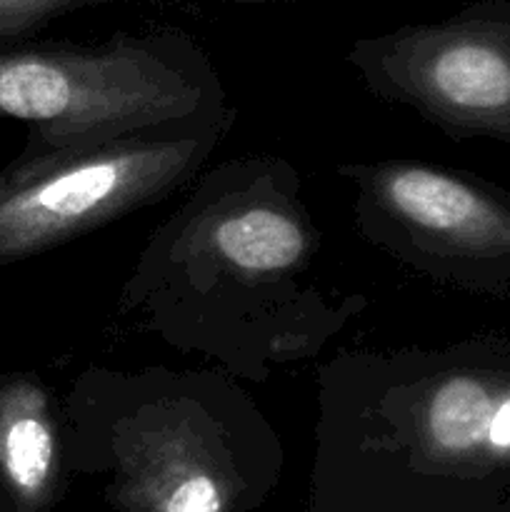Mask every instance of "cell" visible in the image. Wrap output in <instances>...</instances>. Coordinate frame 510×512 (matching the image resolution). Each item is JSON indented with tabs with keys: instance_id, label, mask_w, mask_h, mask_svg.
Segmentation results:
<instances>
[{
	"instance_id": "1",
	"label": "cell",
	"mask_w": 510,
	"mask_h": 512,
	"mask_svg": "<svg viewBox=\"0 0 510 512\" xmlns=\"http://www.w3.org/2000/svg\"><path fill=\"white\" fill-rule=\"evenodd\" d=\"M323 233L280 155L203 170L148 235L120 290L145 333L250 383L318 358L365 308L313 275Z\"/></svg>"
},
{
	"instance_id": "2",
	"label": "cell",
	"mask_w": 510,
	"mask_h": 512,
	"mask_svg": "<svg viewBox=\"0 0 510 512\" xmlns=\"http://www.w3.org/2000/svg\"><path fill=\"white\" fill-rule=\"evenodd\" d=\"M318 512H498L510 505V335L338 350L318 368Z\"/></svg>"
},
{
	"instance_id": "3",
	"label": "cell",
	"mask_w": 510,
	"mask_h": 512,
	"mask_svg": "<svg viewBox=\"0 0 510 512\" xmlns=\"http://www.w3.org/2000/svg\"><path fill=\"white\" fill-rule=\"evenodd\" d=\"M70 475L120 512H253L278 485L283 443L223 370L93 365L63 398Z\"/></svg>"
},
{
	"instance_id": "4",
	"label": "cell",
	"mask_w": 510,
	"mask_h": 512,
	"mask_svg": "<svg viewBox=\"0 0 510 512\" xmlns=\"http://www.w3.org/2000/svg\"><path fill=\"white\" fill-rule=\"evenodd\" d=\"M228 110L215 63L178 28L0 48V115L28 125L23 150L103 143Z\"/></svg>"
},
{
	"instance_id": "5",
	"label": "cell",
	"mask_w": 510,
	"mask_h": 512,
	"mask_svg": "<svg viewBox=\"0 0 510 512\" xmlns=\"http://www.w3.org/2000/svg\"><path fill=\"white\" fill-rule=\"evenodd\" d=\"M235 110L63 150H20L0 168V268L38 258L188 188Z\"/></svg>"
},
{
	"instance_id": "6",
	"label": "cell",
	"mask_w": 510,
	"mask_h": 512,
	"mask_svg": "<svg viewBox=\"0 0 510 512\" xmlns=\"http://www.w3.org/2000/svg\"><path fill=\"white\" fill-rule=\"evenodd\" d=\"M358 233L413 273L510 300V190L423 158L340 163Z\"/></svg>"
},
{
	"instance_id": "7",
	"label": "cell",
	"mask_w": 510,
	"mask_h": 512,
	"mask_svg": "<svg viewBox=\"0 0 510 512\" xmlns=\"http://www.w3.org/2000/svg\"><path fill=\"white\" fill-rule=\"evenodd\" d=\"M345 63L370 95L413 110L445 138L510 148V0L365 35Z\"/></svg>"
},
{
	"instance_id": "8",
	"label": "cell",
	"mask_w": 510,
	"mask_h": 512,
	"mask_svg": "<svg viewBox=\"0 0 510 512\" xmlns=\"http://www.w3.org/2000/svg\"><path fill=\"white\" fill-rule=\"evenodd\" d=\"M63 398L23 370H0V512H53L68 483Z\"/></svg>"
},
{
	"instance_id": "9",
	"label": "cell",
	"mask_w": 510,
	"mask_h": 512,
	"mask_svg": "<svg viewBox=\"0 0 510 512\" xmlns=\"http://www.w3.org/2000/svg\"><path fill=\"white\" fill-rule=\"evenodd\" d=\"M108 3L115 0H0V48L28 43L38 30L63 15Z\"/></svg>"
},
{
	"instance_id": "10",
	"label": "cell",
	"mask_w": 510,
	"mask_h": 512,
	"mask_svg": "<svg viewBox=\"0 0 510 512\" xmlns=\"http://www.w3.org/2000/svg\"><path fill=\"white\" fill-rule=\"evenodd\" d=\"M220 3H230V5H263V3H270V0H220Z\"/></svg>"
},
{
	"instance_id": "11",
	"label": "cell",
	"mask_w": 510,
	"mask_h": 512,
	"mask_svg": "<svg viewBox=\"0 0 510 512\" xmlns=\"http://www.w3.org/2000/svg\"><path fill=\"white\" fill-rule=\"evenodd\" d=\"M498 512H510V505H505V508H503V510H498Z\"/></svg>"
}]
</instances>
